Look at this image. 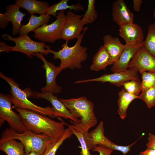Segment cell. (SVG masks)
<instances>
[{
	"label": "cell",
	"instance_id": "cell-1",
	"mask_svg": "<svg viewBox=\"0 0 155 155\" xmlns=\"http://www.w3.org/2000/svg\"><path fill=\"white\" fill-rule=\"evenodd\" d=\"M15 109L28 130L37 134H45L53 142L58 141L63 135L65 130L63 123L56 121L32 111L20 108Z\"/></svg>",
	"mask_w": 155,
	"mask_h": 155
},
{
	"label": "cell",
	"instance_id": "cell-2",
	"mask_svg": "<svg viewBox=\"0 0 155 155\" xmlns=\"http://www.w3.org/2000/svg\"><path fill=\"white\" fill-rule=\"evenodd\" d=\"M59 99L72 114L80 119L78 123H72L69 125L65 123L68 126L84 135L97 123V119L94 112V104L86 97Z\"/></svg>",
	"mask_w": 155,
	"mask_h": 155
},
{
	"label": "cell",
	"instance_id": "cell-3",
	"mask_svg": "<svg viewBox=\"0 0 155 155\" xmlns=\"http://www.w3.org/2000/svg\"><path fill=\"white\" fill-rule=\"evenodd\" d=\"M88 29L87 27H84L82 33L77 39L75 44L72 46L68 45V41L62 44V49L57 51L51 50V48L47 49L50 53L53 55L54 59H59L61 63L59 66L62 71L67 68L73 69L75 68L80 69L82 66L81 63L86 60L88 57L86 47L81 45V43L85 34Z\"/></svg>",
	"mask_w": 155,
	"mask_h": 155
},
{
	"label": "cell",
	"instance_id": "cell-4",
	"mask_svg": "<svg viewBox=\"0 0 155 155\" xmlns=\"http://www.w3.org/2000/svg\"><path fill=\"white\" fill-rule=\"evenodd\" d=\"M11 139L19 140L24 146L25 153L36 151L42 155L49 144L53 142L49 137L44 134H37L28 130L19 133L7 128L1 135L0 142Z\"/></svg>",
	"mask_w": 155,
	"mask_h": 155
},
{
	"label": "cell",
	"instance_id": "cell-5",
	"mask_svg": "<svg viewBox=\"0 0 155 155\" xmlns=\"http://www.w3.org/2000/svg\"><path fill=\"white\" fill-rule=\"evenodd\" d=\"M0 77L6 81L11 87L10 99L15 108L32 111L53 118L56 117L52 107H43L35 104L28 99L26 92L20 89L19 85L13 79L6 76L1 72Z\"/></svg>",
	"mask_w": 155,
	"mask_h": 155
},
{
	"label": "cell",
	"instance_id": "cell-6",
	"mask_svg": "<svg viewBox=\"0 0 155 155\" xmlns=\"http://www.w3.org/2000/svg\"><path fill=\"white\" fill-rule=\"evenodd\" d=\"M2 38L5 40L14 42L15 45L11 47V51L23 53L28 57L32 58L36 53H42L46 55L50 53L47 49L51 46L46 45L44 42L35 41L31 39L28 34L13 37L5 33Z\"/></svg>",
	"mask_w": 155,
	"mask_h": 155
},
{
	"label": "cell",
	"instance_id": "cell-7",
	"mask_svg": "<svg viewBox=\"0 0 155 155\" xmlns=\"http://www.w3.org/2000/svg\"><path fill=\"white\" fill-rule=\"evenodd\" d=\"M56 20L49 24L41 26L34 32V37L43 42L53 43L62 39V29L66 18L64 10L57 13Z\"/></svg>",
	"mask_w": 155,
	"mask_h": 155
},
{
	"label": "cell",
	"instance_id": "cell-8",
	"mask_svg": "<svg viewBox=\"0 0 155 155\" xmlns=\"http://www.w3.org/2000/svg\"><path fill=\"white\" fill-rule=\"evenodd\" d=\"M11 95L0 94V117L6 121L11 129L19 133L28 130L22 123L19 115L12 109Z\"/></svg>",
	"mask_w": 155,
	"mask_h": 155
},
{
	"label": "cell",
	"instance_id": "cell-9",
	"mask_svg": "<svg viewBox=\"0 0 155 155\" xmlns=\"http://www.w3.org/2000/svg\"><path fill=\"white\" fill-rule=\"evenodd\" d=\"M25 90L28 97L32 96L35 98H44L49 101L52 105V108L56 117L69 119L71 123H79L80 119L71 113L57 96H55L51 93H43L36 91H32L29 88Z\"/></svg>",
	"mask_w": 155,
	"mask_h": 155
},
{
	"label": "cell",
	"instance_id": "cell-10",
	"mask_svg": "<svg viewBox=\"0 0 155 155\" xmlns=\"http://www.w3.org/2000/svg\"><path fill=\"white\" fill-rule=\"evenodd\" d=\"M41 59L44 63L42 67L45 70L46 85L41 90L43 93H51L55 94L59 93L62 90L61 87L57 85L56 79L57 75L62 70L59 66L57 67L51 62L47 61L44 57L43 54L38 53L34 54Z\"/></svg>",
	"mask_w": 155,
	"mask_h": 155
},
{
	"label": "cell",
	"instance_id": "cell-11",
	"mask_svg": "<svg viewBox=\"0 0 155 155\" xmlns=\"http://www.w3.org/2000/svg\"><path fill=\"white\" fill-rule=\"evenodd\" d=\"M138 77L137 72L133 69H129L112 74H105L96 78L77 81L74 82V83L92 82H98L102 83L108 82L117 87H120L123 86L126 82L138 78Z\"/></svg>",
	"mask_w": 155,
	"mask_h": 155
},
{
	"label": "cell",
	"instance_id": "cell-12",
	"mask_svg": "<svg viewBox=\"0 0 155 155\" xmlns=\"http://www.w3.org/2000/svg\"><path fill=\"white\" fill-rule=\"evenodd\" d=\"M83 16L70 11H67L62 31V39L69 41L79 37L84 29L81 22Z\"/></svg>",
	"mask_w": 155,
	"mask_h": 155
},
{
	"label": "cell",
	"instance_id": "cell-13",
	"mask_svg": "<svg viewBox=\"0 0 155 155\" xmlns=\"http://www.w3.org/2000/svg\"><path fill=\"white\" fill-rule=\"evenodd\" d=\"M128 68L137 73L155 71V57L146 51L143 46L138 49L131 59Z\"/></svg>",
	"mask_w": 155,
	"mask_h": 155
},
{
	"label": "cell",
	"instance_id": "cell-14",
	"mask_svg": "<svg viewBox=\"0 0 155 155\" xmlns=\"http://www.w3.org/2000/svg\"><path fill=\"white\" fill-rule=\"evenodd\" d=\"M119 27V34L125 41V44L135 46L144 42L145 37L144 32L138 24L134 23L125 24Z\"/></svg>",
	"mask_w": 155,
	"mask_h": 155
},
{
	"label": "cell",
	"instance_id": "cell-15",
	"mask_svg": "<svg viewBox=\"0 0 155 155\" xmlns=\"http://www.w3.org/2000/svg\"><path fill=\"white\" fill-rule=\"evenodd\" d=\"M112 20L119 27L127 24L133 23L134 15L123 0L114 1L112 7Z\"/></svg>",
	"mask_w": 155,
	"mask_h": 155
},
{
	"label": "cell",
	"instance_id": "cell-16",
	"mask_svg": "<svg viewBox=\"0 0 155 155\" xmlns=\"http://www.w3.org/2000/svg\"><path fill=\"white\" fill-rule=\"evenodd\" d=\"M143 45L144 42L140 44L135 46L125 44V48L119 59L113 65L111 68L112 71L115 73L127 70L131 59L137 51Z\"/></svg>",
	"mask_w": 155,
	"mask_h": 155
},
{
	"label": "cell",
	"instance_id": "cell-17",
	"mask_svg": "<svg viewBox=\"0 0 155 155\" xmlns=\"http://www.w3.org/2000/svg\"><path fill=\"white\" fill-rule=\"evenodd\" d=\"M20 7L16 4L7 5L5 13L9 22L12 24V34H19L22 26L21 22L26 14L20 10Z\"/></svg>",
	"mask_w": 155,
	"mask_h": 155
},
{
	"label": "cell",
	"instance_id": "cell-18",
	"mask_svg": "<svg viewBox=\"0 0 155 155\" xmlns=\"http://www.w3.org/2000/svg\"><path fill=\"white\" fill-rule=\"evenodd\" d=\"M103 45L114 61L118 60L125 47L117 37L112 36L110 34L105 35L103 38Z\"/></svg>",
	"mask_w": 155,
	"mask_h": 155
},
{
	"label": "cell",
	"instance_id": "cell-19",
	"mask_svg": "<svg viewBox=\"0 0 155 155\" xmlns=\"http://www.w3.org/2000/svg\"><path fill=\"white\" fill-rule=\"evenodd\" d=\"M14 2L20 8L26 10L30 15L34 13L40 15H45L50 6L46 2L36 0H16Z\"/></svg>",
	"mask_w": 155,
	"mask_h": 155
},
{
	"label": "cell",
	"instance_id": "cell-20",
	"mask_svg": "<svg viewBox=\"0 0 155 155\" xmlns=\"http://www.w3.org/2000/svg\"><path fill=\"white\" fill-rule=\"evenodd\" d=\"M114 61L103 46H101L93 58L92 64L90 67L91 70L98 71L105 70L108 65H113Z\"/></svg>",
	"mask_w": 155,
	"mask_h": 155
},
{
	"label": "cell",
	"instance_id": "cell-21",
	"mask_svg": "<svg viewBox=\"0 0 155 155\" xmlns=\"http://www.w3.org/2000/svg\"><path fill=\"white\" fill-rule=\"evenodd\" d=\"M51 18V16L46 14L38 16L34 14L30 15L28 23L22 25L19 36L28 34L30 32H34L41 26L47 24Z\"/></svg>",
	"mask_w": 155,
	"mask_h": 155
},
{
	"label": "cell",
	"instance_id": "cell-22",
	"mask_svg": "<svg viewBox=\"0 0 155 155\" xmlns=\"http://www.w3.org/2000/svg\"><path fill=\"white\" fill-rule=\"evenodd\" d=\"M118 94L117 112L120 118L124 120L127 116V111L129 104L133 100L138 98V96L127 92L123 87Z\"/></svg>",
	"mask_w": 155,
	"mask_h": 155
},
{
	"label": "cell",
	"instance_id": "cell-23",
	"mask_svg": "<svg viewBox=\"0 0 155 155\" xmlns=\"http://www.w3.org/2000/svg\"><path fill=\"white\" fill-rule=\"evenodd\" d=\"M0 150L7 155H25L24 148L22 143L11 139L0 142Z\"/></svg>",
	"mask_w": 155,
	"mask_h": 155
},
{
	"label": "cell",
	"instance_id": "cell-24",
	"mask_svg": "<svg viewBox=\"0 0 155 155\" xmlns=\"http://www.w3.org/2000/svg\"><path fill=\"white\" fill-rule=\"evenodd\" d=\"M104 135V123L101 121L95 129L84 135L88 149L92 150L95 146L98 145L99 140Z\"/></svg>",
	"mask_w": 155,
	"mask_h": 155
},
{
	"label": "cell",
	"instance_id": "cell-25",
	"mask_svg": "<svg viewBox=\"0 0 155 155\" xmlns=\"http://www.w3.org/2000/svg\"><path fill=\"white\" fill-rule=\"evenodd\" d=\"M69 0H61L59 3L54 4L47 9L46 14L56 17V13L59 11H63L67 9L74 10L75 11H82L84 10V6L80 3L69 5Z\"/></svg>",
	"mask_w": 155,
	"mask_h": 155
},
{
	"label": "cell",
	"instance_id": "cell-26",
	"mask_svg": "<svg viewBox=\"0 0 155 155\" xmlns=\"http://www.w3.org/2000/svg\"><path fill=\"white\" fill-rule=\"evenodd\" d=\"M143 47L146 51L155 57V23L148 26Z\"/></svg>",
	"mask_w": 155,
	"mask_h": 155
},
{
	"label": "cell",
	"instance_id": "cell-27",
	"mask_svg": "<svg viewBox=\"0 0 155 155\" xmlns=\"http://www.w3.org/2000/svg\"><path fill=\"white\" fill-rule=\"evenodd\" d=\"M73 132L69 127L66 129L61 138L56 142H52L49 144L42 155H55L60 146L66 139L71 137Z\"/></svg>",
	"mask_w": 155,
	"mask_h": 155
},
{
	"label": "cell",
	"instance_id": "cell-28",
	"mask_svg": "<svg viewBox=\"0 0 155 155\" xmlns=\"http://www.w3.org/2000/svg\"><path fill=\"white\" fill-rule=\"evenodd\" d=\"M95 0H88L87 9L81 19L84 26L94 23L98 18V14L95 7Z\"/></svg>",
	"mask_w": 155,
	"mask_h": 155
},
{
	"label": "cell",
	"instance_id": "cell-29",
	"mask_svg": "<svg viewBox=\"0 0 155 155\" xmlns=\"http://www.w3.org/2000/svg\"><path fill=\"white\" fill-rule=\"evenodd\" d=\"M140 73L142 79V92L155 87V71H144Z\"/></svg>",
	"mask_w": 155,
	"mask_h": 155
},
{
	"label": "cell",
	"instance_id": "cell-30",
	"mask_svg": "<svg viewBox=\"0 0 155 155\" xmlns=\"http://www.w3.org/2000/svg\"><path fill=\"white\" fill-rule=\"evenodd\" d=\"M123 86L127 92L137 96L142 91L141 82L139 78L126 82Z\"/></svg>",
	"mask_w": 155,
	"mask_h": 155
},
{
	"label": "cell",
	"instance_id": "cell-31",
	"mask_svg": "<svg viewBox=\"0 0 155 155\" xmlns=\"http://www.w3.org/2000/svg\"><path fill=\"white\" fill-rule=\"evenodd\" d=\"M138 98L143 100L149 108L155 106V87L142 92Z\"/></svg>",
	"mask_w": 155,
	"mask_h": 155
},
{
	"label": "cell",
	"instance_id": "cell-32",
	"mask_svg": "<svg viewBox=\"0 0 155 155\" xmlns=\"http://www.w3.org/2000/svg\"><path fill=\"white\" fill-rule=\"evenodd\" d=\"M71 128L72 130L73 134H74L77 137L78 140L80 144L81 148V150L80 152V155H91V153L90 152V150L88 148L85 141L84 135L73 129L71 128Z\"/></svg>",
	"mask_w": 155,
	"mask_h": 155
},
{
	"label": "cell",
	"instance_id": "cell-33",
	"mask_svg": "<svg viewBox=\"0 0 155 155\" xmlns=\"http://www.w3.org/2000/svg\"><path fill=\"white\" fill-rule=\"evenodd\" d=\"M93 152H97L99 155H111L113 151L106 147L98 145L95 146L92 149Z\"/></svg>",
	"mask_w": 155,
	"mask_h": 155
},
{
	"label": "cell",
	"instance_id": "cell-34",
	"mask_svg": "<svg viewBox=\"0 0 155 155\" xmlns=\"http://www.w3.org/2000/svg\"><path fill=\"white\" fill-rule=\"evenodd\" d=\"M148 140V142L146 144L147 148L155 150V134L149 133Z\"/></svg>",
	"mask_w": 155,
	"mask_h": 155
},
{
	"label": "cell",
	"instance_id": "cell-35",
	"mask_svg": "<svg viewBox=\"0 0 155 155\" xmlns=\"http://www.w3.org/2000/svg\"><path fill=\"white\" fill-rule=\"evenodd\" d=\"M10 22L8 19L5 13H0V27L4 28L8 25Z\"/></svg>",
	"mask_w": 155,
	"mask_h": 155
},
{
	"label": "cell",
	"instance_id": "cell-36",
	"mask_svg": "<svg viewBox=\"0 0 155 155\" xmlns=\"http://www.w3.org/2000/svg\"><path fill=\"white\" fill-rule=\"evenodd\" d=\"M11 47L7 45L3 42H0V51L9 52L11 51Z\"/></svg>",
	"mask_w": 155,
	"mask_h": 155
},
{
	"label": "cell",
	"instance_id": "cell-37",
	"mask_svg": "<svg viewBox=\"0 0 155 155\" xmlns=\"http://www.w3.org/2000/svg\"><path fill=\"white\" fill-rule=\"evenodd\" d=\"M142 3V0H133V8L135 11L137 12H139L140 11Z\"/></svg>",
	"mask_w": 155,
	"mask_h": 155
},
{
	"label": "cell",
	"instance_id": "cell-38",
	"mask_svg": "<svg viewBox=\"0 0 155 155\" xmlns=\"http://www.w3.org/2000/svg\"><path fill=\"white\" fill-rule=\"evenodd\" d=\"M139 155H155V150L147 148L145 150L141 152Z\"/></svg>",
	"mask_w": 155,
	"mask_h": 155
},
{
	"label": "cell",
	"instance_id": "cell-39",
	"mask_svg": "<svg viewBox=\"0 0 155 155\" xmlns=\"http://www.w3.org/2000/svg\"><path fill=\"white\" fill-rule=\"evenodd\" d=\"M25 155H42L38 152L36 151H32L30 153L27 154L25 153Z\"/></svg>",
	"mask_w": 155,
	"mask_h": 155
},
{
	"label": "cell",
	"instance_id": "cell-40",
	"mask_svg": "<svg viewBox=\"0 0 155 155\" xmlns=\"http://www.w3.org/2000/svg\"><path fill=\"white\" fill-rule=\"evenodd\" d=\"M153 16V17L155 18V9L154 11Z\"/></svg>",
	"mask_w": 155,
	"mask_h": 155
}]
</instances>
